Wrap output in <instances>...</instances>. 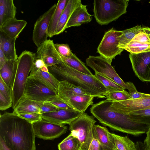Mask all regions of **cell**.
<instances>
[{
    "label": "cell",
    "instance_id": "6da1fadb",
    "mask_svg": "<svg viewBox=\"0 0 150 150\" xmlns=\"http://www.w3.org/2000/svg\"><path fill=\"white\" fill-rule=\"evenodd\" d=\"M32 123L12 113L0 116V138L10 150H36Z\"/></svg>",
    "mask_w": 150,
    "mask_h": 150
},
{
    "label": "cell",
    "instance_id": "7a4b0ae2",
    "mask_svg": "<svg viewBox=\"0 0 150 150\" xmlns=\"http://www.w3.org/2000/svg\"><path fill=\"white\" fill-rule=\"evenodd\" d=\"M90 112L103 125L137 136L146 133L150 126L136 122L121 112L114 102L107 99L92 105Z\"/></svg>",
    "mask_w": 150,
    "mask_h": 150
},
{
    "label": "cell",
    "instance_id": "3957f363",
    "mask_svg": "<svg viewBox=\"0 0 150 150\" xmlns=\"http://www.w3.org/2000/svg\"><path fill=\"white\" fill-rule=\"evenodd\" d=\"M47 67L49 72L59 81H67L79 86L95 97L106 98L103 94L107 92L106 89L95 75L92 76L83 73L62 62Z\"/></svg>",
    "mask_w": 150,
    "mask_h": 150
},
{
    "label": "cell",
    "instance_id": "277c9868",
    "mask_svg": "<svg viewBox=\"0 0 150 150\" xmlns=\"http://www.w3.org/2000/svg\"><path fill=\"white\" fill-rule=\"evenodd\" d=\"M36 57V53L25 50L18 57L17 69L13 88V109L24 96L29 75L33 67Z\"/></svg>",
    "mask_w": 150,
    "mask_h": 150
},
{
    "label": "cell",
    "instance_id": "5b68a950",
    "mask_svg": "<svg viewBox=\"0 0 150 150\" xmlns=\"http://www.w3.org/2000/svg\"><path fill=\"white\" fill-rule=\"evenodd\" d=\"M129 0H95L93 16L98 24L106 25L127 12Z\"/></svg>",
    "mask_w": 150,
    "mask_h": 150
},
{
    "label": "cell",
    "instance_id": "8992f818",
    "mask_svg": "<svg viewBox=\"0 0 150 150\" xmlns=\"http://www.w3.org/2000/svg\"><path fill=\"white\" fill-rule=\"evenodd\" d=\"M96 122L93 116L84 112L69 124L71 134L80 142L81 149L88 150L94 138L93 129Z\"/></svg>",
    "mask_w": 150,
    "mask_h": 150
},
{
    "label": "cell",
    "instance_id": "52a82bcc",
    "mask_svg": "<svg viewBox=\"0 0 150 150\" xmlns=\"http://www.w3.org/2000/svg\"><path fill=\"white\" fill-rule=\"evenodd\" d=\"M122 30H117L112 28L106 32L97 48L100 56L111 64L112 60L124 50L118 47Z\"/></svg>",
    "mask_w": 150,
    "mask_h": 150
},
{
    "label": "cell",
    "instance_id": "ba28073f",
    "mask_svg": "<svg viewBox=\"0 0 150 150\" xmlns=\"http://www.w3.org/2000/svg\"><path fill=\"white\" fill-rule=\"evenodd\" d=\"M86 65L98 73L117 83L124 89L130 88L129 82H124L107 60L100 56L89 55L86 60Z\"/></svg>",
    "mask_w": 150,
    "mask_h": 150
},
{
    "label": "cell",
    "instance_id": "9c48e42d",
    "mask_svg": "<svg viewBox=\"0 0 150 150\" xmlns=\"http://www.w3.org/2000/svg\"><path fill=\"white\" fill-rule=\"evenodd\" d=\"M57 96L55 91L41 81L28 77L24 93L25 96L33 100L44 102Z\"/></svg>",
    "mask_w": 150,
    "mask_h": 150
},
{
    "label": "cell",
    "instance_id": "30bf717a",
    "mask_svg": "<svg viewBox=\"0 0 150 150\" xmlns=\"http://www.w3.org/2000/svg\"><path fill=\"white\" fill-rule=\"evenodd\" d=\"M35 136L44 140H53L65 133L67 126L43 119L32 123Z\"/></svg>",
    "mask_w": 150,
    "mask_h": 150
},
{
    "label": "cell",
    "instance_id": "8fae6325",
    "mask_svg": "<svg viewBox=\"0 0 150 150\" xmlns=\"http://www.w3.org/2000/svg\"><path fill=\"white\" fill-rule=\"evenodd\" d=\"M54 4L36 20L34 25L32 39L38 47L47 40V32L51 18L56 9Z\"/></svg>",
    "mask_w": 150,
    "mask_h": 150
},
{
    "label": "cell",
    "instance_id": "7c38bea8",
    "mask_svg": "<svg viewBox=\"0 0 150 150\" xmlns=\"http://www.w3.org/2000/svg\"><path fill=\"white\" fill-rule=\"evenodd\" d=\"M132 68L135 75L142 81H146L150 68V51L129 55Z\"/></svg>",
    "mask_w": 150,
    "mask_h": 150
},
{
    "label": "cell",
    "instance_id": "4fadbf2b",
    "mask_svg": "<svg viewBox=\"0 0 150 150\" xmlns=\"http://www.w3.org/2000/svg\"><path fill=\"white\" fill-rule=\"evenodd\" d=\"M53 40H48L38 47L36 58L42 60L47 67L56 65L62 61Z\"/></svg>",
    "mask_w": 150,
    "mask_h": 150
},
{
    "label": "cell",
    "instance_id": "5bb4252c",
    "mask_svg": "<svg viewBox=\"0 0 150 150\" xmlns=\"http://www.w3.org/2000/svg\"><path fill=\"white\" fill-rule=\"evenodd\" d=\"M82 113L73 109L59 108L54 111L42 113L41 115L42 119L48 122L69 125Z\"/></svg>",
    "mask_w": 150,
    "mask_h": 150
},
{
    "label": "cell",
    "instance_id": "9a60e30c",
    "mask_svg": "<svg viewBox=\"0 0 150 150\" xmlns=\"http://www.w3.org/2000/svg\"><path fill=\"white\" fill-rule=\"evenodd\" d=\"M118 108L122 112H130L150 108V94L145 93L142 97L120 101H114Z\"/></svg>",
    "mask_w": 150,
    "mask_h": 150
},
{
    "label": "cell",
    "instance_id": "2e32d148",
    "mask_svg": "<svg viewBox=\"0 0 150 150\" xmlns=\"http://www.w3.org/2000/svg\"><path fill=\"white\" fill-rule=\"evenodd\" d=\"M86 6L81 3L74 10L67 24L66 29L80 26L82 24L88 23L91 21L92 15L88 13Z\"/></svg>",
    "mask_w": 150,
    "mask_h": 150
},
{
    "label": "cell",
    "instance_id": "e0dca14e",
    "mask_svg": "<svg viewBox=\"0 0 150 150\" xmlns=\"http://www.w3.org/2000/svg\"><path fill=\"white\" fill-rule=\"evenodd\" d=\"M81 3V0H68L58 21L55 35L59 34L64 31L73 12Z\"/></svg>",
    "mask_w": 150,
    "mask_h": 150
},
{
    "label": "cell",
    "instance_id": "ac0fdd59",
    "mask_svg": "<svg viewBox=\"0 0 150 150\" xmlns=\"http://www.w3.org/2000/svg\"><path fill=\"white\" fill-rule=\"evenodd\" d=\"M41 81L53 90L57 94L59 81L50 73L42 71L33 67L28 76Z\"/></svg>",
    "mask_w": 150,
    "mask_h": 150
},
{
    "label": "cell",
    "instance_id": "d6986e66",
    "mask_svg": "<svg viewBox=\"0 0 150 150\" xmlns=\"http://www.w3.org/2000/svg\"><path fill=\"white\" fill-rule=\"evenodd\" d=\"M94 97L92 96L77 95L60 98L74 110L84 113L89 106L93 104V100Z\"/></svg>",
    "mask_w": 150,
    "mask_h": 150
},
{
    "label": "cell",
    "instance_id": "ffe728a7",
    "mask_svg": "<svg viewBox=\"0 0 150 150\" xmlns=\"http://www.w3.org/2000/svg\"><path fill=\"white\" fill-rule=\"evenodd\" d=\"M43 102L32 100L23 96L13 109V113L16 115L34 113L41 114L40 108Z\"/></svg>",
    "mask_w": 150,
    "mask_h": 150
},
{
    "label": "cell",
    "instance_id": "44dd1931",
    "mask_svg": "<svg viewBox=\"0 0 150 150\" xmlns=\"http://www.w3.org/2000/svg\"><path fill=\"white\" fill-rule=\"evenodd\" d=\"M77 95L91 96L90 93L79 86L67 81H59L57 92V96L59 98Z\"/></svg>",
    "mask_w": 150,
    "mask_h": 150
},
{
    "label": "cell",
    "instance_id": "7402d4cb",
    "mask_svg": "<svg viewBox=\"0 0 150 150\" xmlns=\"http://www.w3.org/2000/svg\"><path fill=\"white\" fill-rule=\"evenodd\" d=\"M17 59L7 60L0 69V76L13 90L17 69Z\"/></svg>",
    "mask_w": 150,
    "mask_h": 150
},
{
    "label": "cell",
    "instance_id": "603a6c76",
    "mask_svg": "<svg viewBox=\"0 0 150 150\" xmlns=\"http://www.w3.org/2000/svg\"><path fill=\"white\" fill-rule=\"evenodd\" d=\"M27 24V22L23 20L12 19L0 26V30L11 38L16 39Z\"/></svg>",
    "mask_w": 150,
    "mask_h": 150
},
{
    "label": "cell",
    "instance_id": "cb8c5ba5",
    "mask_svg": "<svg viewBox=\"0 0 150 150\" xmlns=\"http://www.w3.org/2000/svg\"><path fill=\"white\" fill-rule=\"evenodd\" d=\"M16 40L0 30V47L3 50L7 60H16L18 58L15 47Z\"/></svg>",
    "mask_w": 150,
    "mask_h": 150
},
{
    "label": "cell",
    "instance_id": "d4e9b609",
    "mask_svg": "<svg viewBox=\"0 0 150 150\" xmlns=\"http://www.w3.org/2000/svg\"><path fill=\"white\" fill-rule=\"evenodd\" d=\"M16 9L13 0H0V27L6 22L16 18Z\"/></svg>",
    "mask_w": 150,
    "mask_h": 150
},
{
    "label": "cell",
    "instance_id": "484cf974",
    "mask_svg": "<svg viewBox=\"0 0 150 150\" xmlns=\"http://www.w3.org/2000/svg\"><path fill=\"white\" fill-rule=\"evenodd\" d=\"M108 129L99 125H95L93 127V137L96 139L100 145V150H113L110 140Z\"/></svg>",
    "mask_w": 150,
    "mask_h": 150
},
{
    "label": "cell",
    "instance_id": "4316f807",
    "mask_svg": "<svg viewBox=\"0 0 150 150\" xmlns=\"http://www.w3.org/2000/svg\"><path fill=\"white\" fill-rule=\"evenodd\" d=\"M109 135L113 150H136L135 144L127 136H120L110 132Z\"/></svg>",
    "mask_w": 150,
    "mask_h": 150
},
{
    "label": "cell",
    "instance_id": "83f0119b",
    "mask_svg": "<svg viewBox=\"0 0 150 150\" xmlns=\"http://www.w3.org/2000/svg\"><path fill=\"white\" fill-rule=\"evenodd\" d=\"M68 1V0H59L58 1L56 9L50 23L47 32L48 37L51 38L55 35L58 21Z\"/></svg>",
    "mask_w": 150,
    "mask_h": 150
},
{
    "label": "cell",
    "instance_id": "f1b7e54d",
    "mask_svg": "<svg viewBox=\"0 0 150 150\" xmlns=\"http://www.w3.org/2000/svg\"><path fill=\"white\" fill-rule=\"evenodd\" d=\"M59 54L62 61L70 67L89 75L92 76L94 75L86 67L85 64L79 59L75 54H73L71 58L65 57Z\"/></svg>",
    "mask_w": 150,
    "mask_h": 150
},
{
    "label": "cell",
    "instance_id": "f546056e",
    "mask_svg": "<svg viewBox=\"0 0 150 150\" xmlns=\"http://www.w3.org/2000/svg\"><path fill=\"white\" fill-rule=\"evenodd\" d=\"M144 27L137 25L130 28L122 30V34L120 36L118 47L129 43L137 34L143 31Z\"/></svg>",
    "mask_w": 150,
    "mask_h": 150
},
{
    "label": "cell",
    "instance_id": "4dcf8cb0",
    "mask_svg": "<svg viewBox=\"0 0 150 150\" xmlns=\"http://www.w3.org/2000/svg\"><path fill=\"white\" fill-rule=\"evenodd\" d=\"M58 147L59 150H81V144L70 133L58 144Z\"/></svg>",
    "mask_w": 150,
    "mask_h": 150
},
{
    "label": "cell",
    "instance_id": "1f68e13d",
    "mask_svg": "<svg viewBox=\"0 0 150 150\" xmlns=\"http://www.w3.org/2000/svg\"><path fill=\"white\" fill-rule=\"evenodd\" d=\"M119 47L132 54H137L150 51V44L137 42H130L127 44Z\"/></svg>",
    "mask_w": 150,
    "mask_h": 150
},
{
    "label": "cell",
    "instance_id": "d6a6232c",
    "mask_svg": "<svg viewBox=\"0 0 150 150\" xmlns=\"http://www.w3.org/2000/svg\"><path fill=\"white\" fill-rule=\"evenodd\" d=\"M127 114L133 120L150 126V108L132 112Z\"/></svg>",
    "mask_w": 150,
    "mask_h": 150
},
{
    "label": "cell",
    "instance_id": "836d02e7",
    "mask_svg": "<svg viewBox=\"0 0 150 150\" xmlns=\"http://www.w3.org/2000/svg\"><path fill=\"white\" fill-rule=\"evenodd\" d=\"M94 75L97 79L104 86L107 90V92L122 91L125 89L119 85L96 72Z\"/></svg>",
    "mask_w": 150,
    "mask_h": 150
},
{
    "label": "cell",
    "instance_id": "e575fe53",
    "mask_svg": "<svg viewBox=\"0 0 150 150\" xmlns=\"http://www.w3.org/2000/svg\"><path fill=\"white\" fill-rule=\"evenodd\" d=\"M106 98L114 101H120L131 99L129 92L122 91L106 92L103 94Z\"/></svg>",
    "mask_w": 150,
    "mask_h": 150
},
{
    "label": "cell",
    "instance_id": "d590c367",
    "mask_svg": "<svg viewBox=\"0 0 150 150\" xmlns=\"http://www.w3.org/2000/svg\"><path fill=\"white\" fill-rule=\"evenodd\" d=\"M150 28L144 27V30L135 35L130 42L150 44Z\"/></svg>",
    "mask_w": 150,
    "mask_h": 150
},
{
    "label": "cell",
    "instance_id": "8d00e7d4",
    "mask_svg": "<svg viewBox=\"0 0 150 150\" xmlns=\"http://www.w3.org/2000/svg\"><path fill=\"white\" fill-rule=\"evenodd\" d=\"M0 93L10 102H13V93L12 89L3 81L0 76Z\"/></svg>",
    "mask_w": 150,
    "mask_h": 150
},
{
    "label": "cell",
    "instance_id": "74e56055",
    "mask_svg": "<svg viewBox=\"0 0 150 150\" xmlns=\"http://www.w3.org/2000/svg\"><path fill=\"white\" fill-rule=\"evenodd\" d=\"M55 48L57 52L61 55L65 57L71 58L73 53L69 45L65 44H54Z\"/></svg>",
    "mask_w": 150,
    "mask_h": 150
},
{
    "label": "cell",
    "instance_id": "f35d334b",
    "mask_svg": "<svg viewBox=\"0 0 150 150\" xmlns=\"http://www.w3.org/2000/svg\"><path fill=\"white\" fill-rule=\"evenodd\" d=\"M47 101L58 108L73 109L70 105L59 98L58 96L51 98Z\"/></svg>",
    "mask_w": 150,
    "mask_h": 150
},
{
    "label": "cell",
    "instance_id": "ab89813d",
    "mask_svg": "<svg viewBox=\"0 0 150 150\" xmlns=\"http://www.w3.org/2000/svg\"><path fill=\"white\" fill-rule=\"evenodd\" d=\"M17 115L30 121L32 123L41 120L42 119L41 114L39 113H34L26 114H19Z\"/></svg>",
    "mask_w": 150,
    "mask_h": 150
},
{
    "label": "cell",
    "instance_id": "60d3db41",
    "mask_svg": "<svg viewBox=\"0 0 150 150\" xmlns=\"http://www.w3.org/2000/svg\"><path fill=\"white\" fill-rule=\"evenodd\" d=\"M58 109L48 101L44 102L40 108L41 114L54 111Z\"/></svg>",
    "mask_w": 150,
    "mask_h": 150
},
{
    "label": "cell",
    "instance_id": "b9f144b4",
    "mask_svg": "<svg viewBox=\"0 0 150 150\" xmlns=\"http://www.w3.org/2000/svg\"><path fill=\"white\" fill-rule=\"evenodd\" d=\"M12 106V103L7 100L0 93V110H4L9 108Z\"/></svg>",
    "mask_w": 150,
    "mask_h": 150
},
{
    "label": "cell",
    "instance_id": "7bdbcfd3",
    "mask_svg": "<svg viewBox=\"0 0 150 150\" xmlns=\"http://www.w3.org/2000/svg\"><path fill=\"white\" fill-rule=\"evenodd\" d=\"M88 150H100V145L99 142L94 138L91 142Z\"/></svg>",
    "mask_w": 150,
    "mask_h": 150
},
{
    "label": "cell",
    "instance_id": "ee69618b",
    "mask_svg": "<svg viewBox=\"0 0 150 150\" xmlns=\"http://www.w3.org/2000/svg\"><path fill=\"white\" fill-rule=\"evenodd\" d=\"M131 99H136L141 98L144 96L145 93L139 92L137 90L129 92Z\"/></svg>",
    "mask_w": 150,
    "mask_h": 150
},
{
    "label": "cell",
    "instance_id": "f6af8a7d",
    "mask_svg": "<svg viewBox=\"0 0 150 150\" xmlns=\"http://www.w3.org/2000/svg\"><path fill=\"white\" fill-rule=\"evenodd\" d=\"M146 136L144 143L148 150H150V126L146 133Z\"/></svg>",
    "mask_w": 150,
    "mask_h": 150
},
{
    "label": "cell",
    "instance_id": "bcb514c9",
    "mask_svg": "<svg viewBox=\"0 0 150 150\" xmlns=\"http://www.w3.org/2000/svg\"><path fill=\"white\" fill-rule=\"evenodd\" d=\"M7 60L3 50L0 47V69L3 66Z\"/></svg>",
    "mask_w": 150,
    "mask_h": 150
},
{
    "label": "cell",
    "instance_id": "7dc6e473",
    "mask_svg": "<svg viewBox=\"0 0 150 150\" xmlns=\"http://www.w3.org/2000/svg\"><path fill=\"white\" fill-rule=\"evenodd\" d=\"M45 65H46L42 60L36 58L33 67L36 69H40Z\"/></svg>",
    "mask_w": 150,
    "mask_h": 150
},
{
    "label": "cell",
    "instance_id": "c3c4849f",
    "mask_svg": "<svg viewBox=\"0 0 150 150\" xmlns=\"http://www.w3.org/2000/svg\"><path fill=\"white\" fill-rule=\"evenodd\" d=\"M136 144V150H148L144 143L137 141Z\"/></svg>",
    "mask_w": 150,
    "mask_h": 150
},
{
    "label": "cell",
    "instance_id": "681fc988",
    "mask_svg": "<svg viewBox=\"0 0 150 150\" xmlns=\"http://www.w3.org/2000/svg\"><path fill=\"white\" fill-rule=\"evenodd\" d=\"M0 150H10L1 138H0Z\"/></svg>",
    "mask_w": 150,
    "mask_h": 150
},
{
    "label": "cell",
    "instance_id": "f907efd6",
    "mask_svg": "<svg viewBox=\"0 0 150 150\" xmlns=\"http://www.w3.org/2000/svg\"><path fill=\"white\" fill-rule=\"evenodd\" d=\"M40 69L42 71H43L46 72H49V70L47 67L45 65V66L42 67Z\"/></svg>",
    "mask_w": 150,
    "mask_h": 150
},
{
    "label": "cell",
    "instance_id": "816d5d0a",
    "mask_svg": "<svg viewBox=\"0 0 150 150\" xmlns=\"http://www.w3.org/2000/svg\"><path fill=\"white\" fill-rule=\"evenodd\" d=\"M146 81L150 82V68L147 74L146 79Z\"/></svg>",
    "mask_w": 150,
    "mask_h": 150
},
{
    "label": "cell",
    "instance_id": "f5cc1de1",
    "mask_svg": "<svg viewBox=\"0 0 150 150\" xmlns=\"http://www.w3.org/2000/svg\"><path fill=\"white\" fill-rule=\"evenodd\" d=\"M149 35H150V31L149 32Z\"/></svg>",
    "mask_w": 150,
    "mask_h": 150
},
{
    "label": "cell",
    "instance_id": "db71d44e",
    "mask_svg": "<svg viewBox=\"0 0 150 150\" xmlns=\"http://www.w3.org/2000/svg\"><path fill=\"white\" fill-rule=\"evenodd\" d=\"M81 150H82V149H81Z\"/></svg>",
    "mask_w": 150,
    "mask_h": 150
}]
</instances>
